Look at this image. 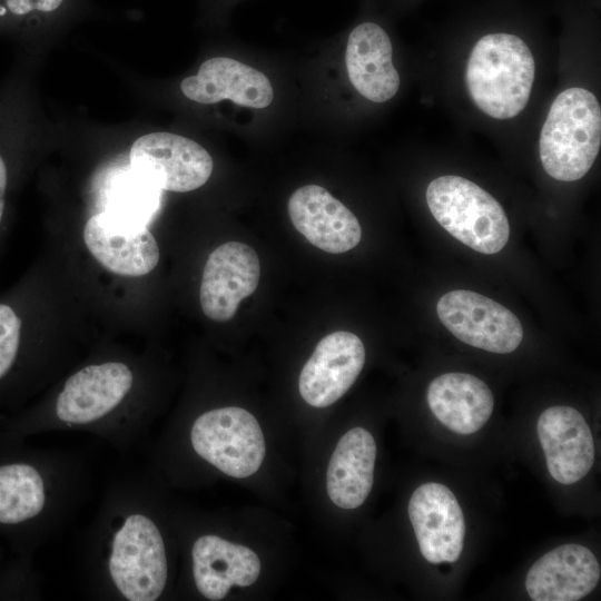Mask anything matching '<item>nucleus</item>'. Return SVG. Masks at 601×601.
<instances>
[{
	"mask_svg": "<svg viewBox=\"0 0 601 601\" xmlns=\"http://www.w3.org/2000/svg\"><path fill=\"white\" fill-rule=\"evenodd\" d=\"M535 73L528 45L511 33H490L473 47L465 72L477 108L495 119H510L526 106Z\"/></svg>",
	"mask_w": 601,
	"mask_h": 601,
	"instance_id": "1",
	"label": "nucleus"
},
{
	"mask_svg": "<svg viewBox=\"0 0 601 601\" xmlns=\"http://www.w3.org/2000/svg\"><path fill=\"white\" fill-rule=\"evenodd\" d=\"M180 89L188 99L199 104L229 99L257 109L269 106L274 98L272 83L263 72L227 57L203 62L195 76L181 81Z\"/></svg>",
	"mask_w": 601,
	"mask_h": 601,
	"instance_id": "17",
	"label": "nucleus"
},
{
	"mask_svg": "<svg viewBox=\"0 0 601 601\" xmlns=\"http://www.w3.org/2000/svg\"><path fill=\"white\" fill-rule=\"evenodd\" d=\"M130 168L160 190L185 193L201 187L213 173V159L196 141L169 132H151L135 140Z\"/></svg>",
	"mask_w": 601,
	"mask_h": 601,
	"instance_id": "8",
	"label": "nucleus"
},
{
	"mask_svg": "<svg viewBox=\"0 0 601 601\" xmlns=\"http://www.w3.org/2000/svg\"><path fill=\"white\" fill-rule=\"evenodd\" d=\"M376 443L363 427H354L338 441L328 463L326 489L342 509H356L367 499L374 480Z\"/></svg>",
	"mask_w": 601,
	"mask_h": 601,
	"instance_id": "21",
	"label": "nucleus"
},
{
	"mask_svg": "<svg viewBox=\"0 0 601 601\" xmlns=\"http://www.w3.org/2000/svg\"><path fill=\"white\" fill-rule=\"evenodd\" d=\"M0 444V535L20 545L47 516L51 503L48 471L4 433Z\"/></svg>",
	"mask_w": 601,
	"mask_h": 601,
	"instance_id": "6",
	"label": "nucleus"
},
{
	"mask_svg": "<svg viewBox=\"0 0 601 601\" xmlns=\"http://www.w3.org/2000/svg\"><path fill=\"white\" fill-rule=\"evenodd\" d=\"M83 240L91 255L117 275L142 276L159 262L158 244L147 226L125 221L106 210L88 219Z\"/></svg>",
	"mask_w": 601,
	"mask_h": 601,
	"instance_id": "13",
	"label": "nucleus"
},
{
	"mask_svg": "<svg viewBox=\"0 0 601 601\" xmlns=\"http://www.w3.org/2000/svg\"><path fill=\"white\" fill-rule=\"evenodd\" d=\"M106 571L114 589L128 601H155L164 592L168 565L157 524L140 511L125 513L110 535Z\"/></svg>",
	"mask_w": 601,
	"mask_h": 601,
	"instance_id": "3",
	"label": "nucleus"
},
{
	"mask_svg": "<svg viewBox=\"0 0 601 601\" xmlns=\"http://www.w3.org/2000/svg\"><path fill=\"white\" fill-rule=\"evenodd\" d=\"M191 560L197 590L213 601L224 599L234 585H252L260 573V561L253 550L214 534L194 542Z\"/></svg>",
	"mask_w": 601,
	"mask_h": 601,
	"instance_id": "18",
	"label": "nucleus"
},
{
	"mask_svg": "<svg viewBox=\"0 0 601 601\" xmlns=\"http://www.w3.org/2000/svg\"><path fill=\"white\" fill-rule=\"evenodd\" d=\"M63 0H6L8 9L17 16L32 11L51 12L60 7Z\"/></svg>",
	"mask_w": 601,
	"mask_h": 601,
	"instance_id": "23",
	"label": "nucleus"
},
{
	"mask_svg": "<svg viewBox=\"0 0 601 601\" xmlns=\"http://www.w3.org/2000/svg\"><path fill=\"white\" fill-rule=\"evenodd\" d=\"M427 404L434 416L449 430L469 435L489 421L494 398L489 386L466 373H445L427 388Z\"/></svg>",
	"mask_w": 601,
	"mask_h": 601,
	"instance_id": "20",
	"label": "nucleus"
},
{
	"mask_svg": "<svg viewBox=\"0 0 601 601\" xmlns=\"http://www.w3.org/2000/svg\"><path fill=\"white\" fill-rule=\"evenodd\" d=\"M131 370L120 362L88 365L72 374L58 394L55 417L58 427H97L128 396Z\"/></svg>",
	"mask_w": 601,
	"mask_h": 601,
	"instance_id": "9",
	"label": "nucleus"
},
{
	"mask_svg": "<svg viewBox=\"0 0 601 601\" xmlns=\"http://www.w3.org/2000/svg\"><path fill=\"white\" fill-rule=\"evenodd\" d=\"M408 516L420 551L430 563L455 562L463 550L465 522L449 487L430 482L418 486L408 502Z\"/></svg>",
	"mask_w": 601,
	"mask_h": 601,
	"instance_id": "11",
	"label": "nucleus"
},
{
	"mask_svg": "<svg viewBox=\"0 0 601 601\" xmlns=\"http://www.w3.org/2000/svg\"><path fill=\"white\" fill-rule=\"evenodd\" d=\"M390 37L374 22H363L349 33L345 62L354 88L373 102L392 99L400 88V76L392 60Z\"/></svg>",
	"mask_w": 601,
	"mask_h": 601,
	"instance_id": "19",
	"label": "nucleus"
},
{
	"mask_svg": "<svg viewBox=\"0 0 601 601\" xmlns=\"http://www.w3.org/2000/svg\"><path fill=\"white\" fill-rule=\"evenodd\" d=\"M551 476L561 484L583 479L594 463V442L584 417L570 406L543 411L536 424Z\"/></svg>",
	"mask_w": 601,
	"mask_h": 601,
	"instance_id": "15",
	"label": "nucleus"
},
{
	"mask_svg": "<svg viewBox=\"0 0 601 601\" xmlns=\"http://www.w3.org/2000/svg\"><path fill=\"white\" fill-rule=\"evenodd\" d=\"M256 252L239 242L218 246L207 258L199 299L204 314L215 322L230 321L240 302L252 295L259 282Z\"/></svg>",
	"mask_w": 601,
	"mask_h": 601,
	"instance_id": "10",
	"label": "nucleus"
},
{
	"mask_svg": "<svg viewBox=\"0 0 601 601\" xmlns=\"http://www.w3.org/2000/svg\"><path fill=\"white\" fill-rule=\"evenodd\" d=\"M159 199L160 189L131 168L115 173L105 188V210L137 225L147 226L159 207Z\"/></svg>",
	"mask_w": 601,
	"mask_h": 601,
	"instance_id": "22",
	"label": "nucleus"
},
{
	"mask_svg": "<svg viewBox=\"0 0 601 601\" xmlns=\"http://www.w3.org/2000/svg\"><path fill=\"white\" fill-rule=\"evenodd\" d=\"M601 145V108L597 97L579 87L565 89L551 105L540 134V158L549 176L561 181L582 178Z\"/></svg>",
	"mask_w": 601,
	"mask_h": 601,
	"instance_id": "2",
	"label": "nucleus"
},
{
	"mask_svg": "<svg viewBox=\"0 0 601 601\" xmlns=\"http://www.w3.org/2000/svg\"><path fill=\"white\" fill-rule=\"evenodd\" d=\"M287 209L297 231L326 253L348 252L362 238V228L355 215L318 185L296 189L289 197Z\"/></svg>",
	"mask_w": 601,
	"mask_h": 601,
	"instance_id": "14",
	"label": "nucleus"
},
{
	"mask_svg": "<svg viewBox=\"0 0 601 601\" xmlns=\"http://www.w3.org/2000/svg\"><path fill=\"white\" fill-rule=\"evenodd\" d=\"M190 442L203 460L236 479L256 473L266 451L263 431L255 416L236 406L199 415L190 428Z\"/></svg>",
	"mask_w": 601,
	"mask_h": 601,
	"instance_id": "5",
	"label": "nucleus"
},
{
	"mask_svg": "<svg viewBox=\"0 0 601 601\" xmlns=\"http://www.w3.org/2000/svg\"><path fill=\"white\" fill-rule=\"evenodd\" d=\"M427 206L436 221L454 238L482 254H496L506 245L510 225L499 201L461 176L433 179Z\"/></svg>",
	"mask_w": 601,
	"mask_h": 601,
	"instance_id": "4",
	"label": "nucleus"
},
{
	"mask_svg": "<svg viewBox=\"0 0 601 601\" xmlns=\"http://www.w3.org/2000/svg\"><path fill=\"white\" fill-rule=\"evenodd\" d=\"M600 564L585 546L569 543L545 553L529 570L525 589L534 601H577L598 584Z\"/></svg>",
	"mask_w": 601,
	"mask_h": 601,
	"instance_id": "16",
	"label": "nucleus"
},
{
	"mask_svg": "<svg viewBox=\"0 0 601 601\" xmlns=\"http://www.w3.org/2000/svg\"><path fill=\"white\" fill-rule=\"evenodd\" d=\"M436 313L460 341L491 353H511L523 338V327L510 309L475 292L456 289L444 294Z\"/></svg>",
	"mask_w": 601,
	"mask_h": 601,
	"instance_id": "7",
	"label": "nucleus"
},
{
	"mask_svg": "<svg viewBox=\"0 0 601 601\" xmlns=\"http://www.w3.org/2000/svg\"><path fill=\"white\" fill-rule=\"evenodd\" d=\"M365 363L361 338L345 331L331 333L316 345L299 375V393L314 407H327L354 384Z\"/></svg>",
	"mask_w": 601,
	"mask_h": 601,
	"instance_id": "12",
	"label": "nucleus"
}]
</instances>
